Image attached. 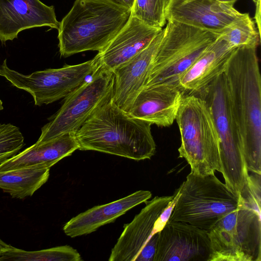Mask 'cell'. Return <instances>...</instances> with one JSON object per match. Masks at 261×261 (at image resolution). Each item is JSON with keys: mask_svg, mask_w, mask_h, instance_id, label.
I'll return each instance as SVG.
<instances>
[{"mask_svg": "<svg viewBox=\"0 0 261 261\" xmlns=\"http://www.w3.org/2000/svg\"><path fill=\"white\" fill-rule=\"evenodd\" d=\"M256 48H234L223 73L248 171L261 174V82Z\"/></svg>", "mask_w": 261, "mask_h": 261, "instance_id": "1", "label": "cell"}, {"mask_svg": "<svg viewBox=\"0 0 261 261\" xmlns=\"http://www.w3.org/2000/svg\"><path fill=\"white\" fill-rule=\"evenodd\" d=\"M151 124L132 117L112 97L100 105L75 133L79 150H93L139 161L156 150Z\"/></svg>", "mask_w": 261, "mask_h": 261, "instance_id": "2", "label": "cell"}, {"mask_svg": "<svg viewBox=\"0 0 261 261\" xmlns=\"http://www.w3.org/2000/svg\"><path fill=\"white\" fill-rule=\"evenodd\" d=\"M130 14L131 10L110 0H75L60 22L61 56L100 51L123 28Z\"/></svg>", "mask_w": 261, "mask_h": 261, "instance_id": "3", "label": "cell"}, {"mask_svg": "<svg viewBox=\"0 0 261 261\" xmlns=\"http://www.w3.org/2000/svg\"><path fill=\"white\" fill-rule=\"evenodd\" d=\"M175 120L181 136L179 158L186 160L191 172L201 176L221 173L219 137L205 101L195 94L185 95Z\"/></svg>", "mask_w": 261, "mask_h": 261, "instance_id": "4", "label": "cell"}, {"mask_svg": "<svg viewBox=\"0 0 261 261\" xmlns=\"http://www.w3.org/2000/svg\"><path fill=\"white\" fill-rule=\"evenodd\" d=\"M194 94L205 101L213 119L219 139L221 173L225 184L239 195L248 181L249 171L223 72Z\"/></svg>", "mask_w": 261, "mask_h": 261, "instance_id": "5", "label": "cell"}, {"mask_svg": "<svg viewBox=\"0 0 261 261\" xmlns=\"http://www.w3.org/2000/svg\"><path fill=\"white\" fill-rule=\"evenodd\" d=\"M260 208L239 195L237 207L207 231L208 261H261Z\"/></svg>", "mask_w": 261, "mask_h": 261, "instance_id": "6", "label": "cell"}, {"mask_svg": "<svg viewBox=\"0 0 261 261\" xmlns=\"http://www.w3.org/2000/svg\"><path fill=\"white\" fill-rule=\"evenodd\" d=\"M164 29L144 87H179L181 76L220 35L173 20H168Z\"/></svg>", "mask_w": 261, "mask_h": 261, "instance_id": "7", "label": "cell"}, {"mask_svg": "<svg viewBox=\"0 0 261 261\" xmlns=\"http://www.w3.org/2000/svg\"><path fill=\"white\" fill-rule=\"evenodd\" d=\"M180 187L169 221L186 222L208 231L238 204L239 195L215 174L201 176L190 172Z\"/></svg>", "mask_w": 261, "mask_h": 261, "instance_id": "8", "label": "cell"}, {"mask_svg": "<svg viewBox=\"0 0 261 261\" xmlns=\"http://www.w3.org/2000/svg\"><path fill=\"white\" fill-rule=\"evenodd\" d=\"M113 72L100 65L91 77L68 95L60 109L41 128L36 143L75 133L94 112L112 97Z\"/></svg>", "mask_w": 261, "mask_h": 261, "instance_id": "9", "label": "cell"}, {"mask_svg": "<svg viewBox=\"0 0 261 261\" xmlns=\"http://www.w3.org/2000/svg\"><path fill=\"white\" fill-rule=\"evenodd\" d=\"M97 55L80 64L23 74L8 67L5 59L0 66V76L33 96L36 106L48 105L66 97L86 82L99 68Z\"/></svg>", "mask_w": 261, "mask_h": 261, "instance_id": "10", "label": "cell"}, {"mask_svg": "<svg viewBox=\"0 0 261 261\" xmlns=\"http://www.w3.org/2000/svg\"><path fill=\"white\" fill-rule=\"evenodd\" d=\"M173 196H155L146 201L133 220L123 225L108 260L153 261L159 233L154 234L155 222Z\"/></svg>", "mask_w": 261, "mask_h": 261, "instance_id": "11", "label": "cell"}, {"mask_svg": "<svg viewBox=\"0 0 261 261\" xmlns=\"http://www.w3.org/2000/svg\"><path fill=\"white\" fill-rule=\"evenodd\" d=\"M210 253L207 230L169 220L159 233L153 261H208Z\"/></svg>", "mask_w": 261, "mask_h": 261, "instance_id": "12", "label": "cell"}, {"mask_svg": "<svg viewBox=\"0 0 261 261\" xmlns=\"http://www.w3.org/2000/svg\"><path fill=\"white\" fill-rule=\"evenodd\" d=\"M247 14L238 11L232 5L215 0H170L166 18L167 21H175L220 34Z\"/></svg>", "mask_w": 261, "mask_h": 261, "instance_id": "13", "label": "cell"}, {"mask_svg": "<svg viewBox=\"0 0 261 261\" xmlns=\"http://www.w3.org/2000/svg\"><path fill=\"white\" fill-rule=\"evenodd\" d=\"M47 26L58 30L53 6L40 0H0V41L5 44L17 38L21 31Z\"/></svg>", "mask_w": 261, "mask_h": 261, "instance_id": "14", "label": "cell"}, {"mask_svg": "<svg viewBox=\"0 0 261 261\" xmlns=\"http://www.w3.org/2000/svg\"><path fill=\"white\" fill-rule=\"evenodd\" d=\"M164 32V29H162L147 47L112 71L114 74L112 100L127 113L145 85Z\"/></svg>", "mask_w": 261, "mask_h": 261, "instance_id": "15", "label": "cell"}, {"mask_svg": "<svg viewBox=\"0 0 261 261\" xmlns=\"http://www.w3.org/2000/svg\"><path fill=\"white\" fill-rule=\"evenodd\" d=\"M184 96L180 88L171 84L144 87L128 112L132 117L158 126L172 125Z\"/></svg>", "mask_w": 261, "mask_h": 261, "instance_id": "16", "label": "cell"}, {"mask_svg": "<svg viewBox=\"0 0 261 261\" xmlns=\"http://www.w3.org/2000/svg\"><path fill=\"white\" fill-rule=\"evenodd\" d=\"M162 29L147 25L130 14L123 28L97 54L100 65L113 71L147 47Z\"/></svg>", "mask_w": 261, "mask_h": 261, "instance_id": "17", "label": "cell"}, {"mask_svg": "<svg viewBox=\"0 0 261 261\" xmlns=\"http://www.w3.org/2000/svg\"><path fill=\"white\" fill-rule=\"evenodd\" d=\"M151 196L149 191L139 190L113 202L95 206L72 218L65 224L63 230L71 238L90 234L101 226L114 222Z\"/></svg>", "mask_w": 261, "mask_h": 261, "instance_id": "18", "label": "cell"}, {"mask_svg": "<svg viewBox=\"0 0 261 261\" xmlns=\"http://www.w3.org/2000/svg\"><path fill=\"white\" fill-rule=\"evenodd\" d=\"M79 149L75 134L67 133L33 145L0 165V172L25 167L50 168Z\"/></svg>", "mask_w": 261, "mask_h": 261, "instance_id": "19", "label": "cell"}, {"mask_svg": "<svg viewBox=\"0 0 261 261\" xmlns=\"http://www.w3.org/2000/svg\"><path fill=\"white\" fill-rule=\"evenodd\" d=\"M233 49L219 35L179 79L184 95L197 93L223 73Z\"/></svg>", "mask_w": 261, "mask_h": 261, "instance_id": "20", "label": "cell"}, {"mask_svg": "<svg viewBox=\"0 0 261 261\" xmlns=\"http://www.w3.org/2000/svg\"><path fill=\"white\" fill-rule=\"evenodd\" d=\"M48 168L25 167L0 172V188L12 197L31 196L48 180Z\"/></svg>", "mask_w": 261, "mask_h": 261, "instance_id": "21", "label": "cell"}, {"mask_svg": "<svg viewBox=\"0 0 261 261\" xmlns=\"http://www.w3.org/2000/svg\"><path fill=\"white\" fill-rule=\"evenodd\" d=\"M82 261L81 255L69 245L37 251H26L11 245L0 256V261Z\"/></svg>", "mask_w": 261, "mask_h": 261, "instance_id": "22", "label": "cell"}, {"mask_svg": "<svg viewBox=\"0 0 261 261\" xmlns=\"http://www.w3.org/2000/svg\"><path fill=\"white\" fill-rule=\"evenodd\" d=\"M219 36L233 48L241 46L257 47L260 42V32L248 13L231 23Z\"/></svg>", "mask_w": 261, "mask_h": 261, "instance_id": "23", "label": "cell"}, {"mask_svg": "<svg viewBox=\"0 0 261 261\" xmlns=\"http://www.w3.org/2000/svg\"><path fill=\"white\" fill-rule=\"evenodd\" d=\"M170 0H135L131 15L151 27L163 29Z\"/></svg>", "mask_w": 261, "mask_h": 261, "instance_id": "24", "label": "cell"}, {"mask_svg": "<svg viewBox=\"0 0 261 261\" xmlns=\"http://www.w3.org/2000/svg\"><path fill=\"white\" fill-rule=\"evenodd\" d=\"M24 137L17 126L0 124V165L19 153L25 145Z\"/></svg>", "mask_w": 261, "mask_h": 261, "instance_id": "25", "label": "cell"}, {"mask_svg": "<svg viewBox=\"0 0 261 261\" xmlns=\"http://www.w3.org/2000/svg\"><path fill=\"white\" fill-rule=\"evenodd\" d=\"M180 187L179 186L174 192L173 198L169 202L167 205L156 219L153 230L154 234L160 232L169 221L176 202L180 196Z\"/></svg>", "mask_w": 261, "mask_h": 261, "instance_id": "26", "label": "cell"}, {"mask_svg": "<svg viewBox=\"0 0 261 261\" xmlns=\"http://www.w3.org/2000/svg\"><path fill=\"white\" fill-rule=\"evenodd\" d=\"M115 4L132 10L135 0H110Z\"/></svg>", "mask_w": 261, "mask_h": 261, "instance_id": "27", "label": "cell"}, {"mask_svg": "<svg viewBox=\"0 0 261 261\" xmlns=\"http://www.w3.org/2000/svg\"><path fill=\"white\" fill-rule=\"evenodd\" d=\"M10 245L6 244L0 239V256L10 247Z\"/></svg>", "mask_w": 261, "mask_h": 261, "instance_id": "28", "label": "cell"}, {"mask_svg": "<svg viewBox=\"0 0 261 261\" xmlns=\"http://www.w3.org/2000/svg\"><path fill=\"white\" fill-rule=\"evenodd\" d=\"M181 1H184V2H187V1H192V0H181ZM215 1H217L219 2L226 3V4H230V5H233L238 0H215Z\"/></svg>", "mask_w": 261, "mask_h": 261, "instance_id": "29", "label": "cell"}, {"mask_svg": "<svg viewBox=\"0 0 261 261\" xmlns=\"http://www.w3.org/2000/svg\"><path fill=\"white\" fill-rule=\"evenodd\" d=\"M4 109L3 106V102L2 100L0 99V111Z\"/></svg>", "mask_w": 261, "mask_h": 261, "instance_id": "30", "label": "cell"}]
</instances>
